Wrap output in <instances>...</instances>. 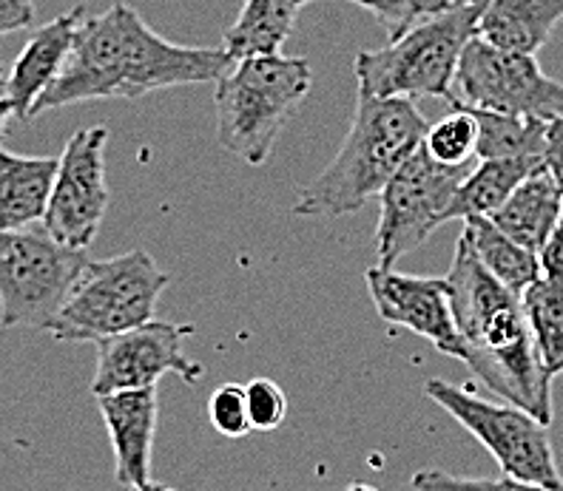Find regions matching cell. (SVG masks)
Returning a JSON list of instances; mask_svg holds the SVG:
<instances>
[{
  "label": "cell",
  "mask_w": 563,
  "mask_h": 491,
  "mask_svg": "<svg viewBox=\"0 0 563 491\" xmlns=\"http://www.w3.org/2000/svg\"><path fill=\"white\" fill-rule=\"evenodd\" d=\"M225 48L179 46L165 41L137 14L114 3L86 18L60 77L41 94L32 116L89 100H137L159 89L220 80L231 66Z\"/></svg>",
  "instance_id": "obj_1"
},
{
  "label": "cell",
  "mask_w": 563,
  "mask_h": 491,
  "mask_svg": "<svg viewBox=\"0 0 563 491\" xmlns=\"http://www.w3.org/2000/svg\"><path fill=\"white\" fill-rule=\"evenodd\" d=\"M446 284L464 364L473 376L498 398L550 426L555 378L538 358L521 295L487 274L464 236L455 242Z\"/></svg>",
  "instance_id": "obj_2"
},
{
  "label": "cell",
  "mask_w": 563,
  "mask_h": 491,
  "mask_svg": "<svg viewBox=\"0 0 563 491\" xmlns=\"http://www.w3.org/2000/svg\"><path fill=\"white\" fill-rule=\"evenodd\" d=\"M412 100L356 94V114L333 163L296 199V216H347L385 191L390 177L427 137Z\"/></svg>",
  "instance_id": "obj_3"
},
{
  "label": "cell",
  "mask_w": 563,
  "mask_h": 491,
  "mask_svg": "<svg viewBox=\"0 0 563 491\" xmlns=\"http://www.w3.org/2000/svg\"><path fill=\"white\" fill-rule=\"evenodd\" d=\"M313 71L305 57L254 55L234 60L217 80V140L247 165H265L276 137L308 97Z\"/></svg>",
  "instance_id": "obj_4"
},
{
  "label": "cell",
  "mask_w": 563,
  "mask_h": 491,
  "mask_svg": "<svg viewBox=\"0 0 563 491\" xmlns=\"http://www.w3.org/2000/svg\"><path fill=\"white\" fill-rule=\"evenodd\" d=\"M482 0H464L446 12L424 18L385 48L358 52L353 60L362 94L421 100L439 97L453 103L459 60L473 37H478Z\"/></svg>",
  "instance_id": "obj_5"
},
{
  "label": "cell",
  "mask_w": 563,
  "mask_h": 491,
  "mask_svg": "<svg viewBox=\"0 0 563 491\" xmlns=\"http://www.w3.org/2000/svg\"><path fill=\"white\" fill-rule=\"evenodd\" d=\"M165 287L168 274L145 250L120 253L103 261L89 259L46 333L66 344H97L129 333L154 319Z\"/></svg>",
  "instance_id": "obj_6"
},
{
  "label": "cell",
  "mask_w": 563,
  "mask_h": 491,
  "mask_svg": "<svg viewBox=\"0 0 563 491\" xmlns=\"http://www.w3.org/2000/svg\"><path fill=\"white\" fill-rule=\"evenodd\" d=\"M86 265V250L57 245L46 231L0 227V327L48 330Z\"/></svg>",
  "instance_id": "obj_7"
},
{
  "label": "cell",
  "mask_w": 563,
  "mask_h": 491,
  "mask_svg": "<svg viewBox=\"0 0 563 491\" xmlns=\"http://www.w3.org/2000/svg\"><path fill=\"white\" fill-rule=\"evenodd\" d=\"M424 395L439 403L446 415H453L495 457V464L501 466L507 478L563 489L547 423L512 403L484 401L464 387L439 378L424 383Z\"/></svg>",
  "instance_id": "obj_8"
},
{
  "label": "cell",
  "mask_w": 563,
  "mask_h": 491,
  "mask_svg": "<svg viewBox=\"0 0 563 491\" xmlns=\"http://www.w3.org/2000/svg\"><path fill=\"white\" fill-rule=\"evenodd\" d=\"M473 171L467 165H444L427 154L424 143L393 174L382 199L376 231L378 265L393 267L401 256L419 250L435 227L446 222L461 182Z\"/></svg>",
  "instance_id": "obj_9"
},
{
  "label": "cell",
  "mask_w": 563,
  "mask_h": 491,
  "mask_svg": "<svg viewBox=\"0 0 563 491\" xmlns=\"http://www.w3.org/2000/svg\"><path fill=\"white\" fill-rule=\"evenodd\" d=\"M453 94V103L473 109L538 116L547 123L563 120V86L543 75L536 55L507 52L482 37L464 46Z\"/></svg>",
  "instance_id": "obj_10"
},
{
  "label": "cell",
  "mask_w": 563,
  "mask_h": 491,
  "mask_svg": "<svg viewBox=\"0 0 563 491\" xmlns=\"http://www.w3.org/2000/svg\"><path fill=\"white\" fill-rule=\"evenodd\" d=\"M106 143L103 125L77 131L57 157L55 188L48 199L43 231L63 247L89 250L109 211L106 185Z\"/></svg>",
  "instance_id": "obj_11"
},
{
  "label": "cell",
  "mask_w": 563,
  "mask_h": 491,
  "mask_svg": "<svg viewBox=\"0 0 563 491\" xmlns=\"http://www.w3.org/2000/svg\"><path fill=\"white\" fill-rule=\"evenodd\" d=\"M194 335L191 324L148 321L129 333L97 342V369L91 395H109L125 389L157 387L163 376H179L186 383H200L206 369L183 353V342Z\"/></svg>",
  "instance_id": "obj_12"
},
{
  "label": "cell",
  "mask_w": 563,
  "mask_h": 491,
  "mask_svg": "<svg viewBox=\"0 0 563 491\" xmlns=\"http://www.w3.org/2000/svg\"><path fill=\"white\" fill-rule=\"evenodd\" d=\"M373 308L382 321L393 327H405L433 344L439 353L464 361V344L450 304V284L433 276L399 274L393 267H371L367 274Z\"/></svg>",
  "instance_id": "obj_13"
},
{
  "label": "cell",
  "mask_w": 563,
  "mask_h": 491,
  "mask_svg": "<svg viewBox=\"0 0 563 491\" xmlns=\"http://www.w3.org/2000/svg\"><path fill=\"white\" fill-rule=\"evenodd\" d=\"M97 410L114 446V478L125 489L152 480V449L157 435V387L97 395Z\"/></svg>",
  "instance_id": "obj_14"
},
{
  "label": "cell",
  "mask_w": 563,
  "mask_h": 491,
  "mask_svg": "<svg viewBox=\"0 0 563 491\" xmlns=\"http://www.w3.org/2000/svg\"><path fill=\"white\" fill-rule=\"evenodd\" d=\"M82 21H86V9L77 7L41 26L35 35L29 37L18 60L12 63V71L7 77V94H3L9 97L18 120H29L43 91L60 77L71 48H75Z\"/></svg>",
  "instance_id": "obj_15"
},
{
  "label": "cell",
  "mask_w": 563,
  "mask_h": 491,
  "mask_svg": "<svg viewBox=\"0 0 563 491\" xmlns=\"http://www.w3.org/2000/svg\"><path fill=\"white\" fill-rule=\"evenodd\" d=\"M563 21V0H482L478 37L507 52L538 55Z\"/></svg>",
  "instance_id": "obj_16"
},
{
  "label": "cell",
  "mask_w": 563,
  "mask_h": 491,
  "mask_svg": "<svg viewBox=\"0 0 563 491\" xmlns=\"http://www.w3.org/2000/svg\"><path fill=\"white\" fill-rule=\"evenodd\" d=\"M55 174V157H23L0 148V227L18 231L43 222Z\"/></svg>",
  "instance_id": "obj_17"
},
{
  "label": "cell",
  "mask_w": 563,
  "mask_h": 491,
  "mask_svg": "<svg viewBox=\"0 0 563 491\" xmlns=\"http://www.w3.org/2000/svg\"><path fill=\"white\" fill-rule=\"evenodd\" d=\"M563 213V193L555 185L552 174H532L516 188V193L493 213L495 227H501L509 239L532 253H541L550 233L555 231L558 219Z\"/></svg>",
  "instance_id": "obj_18"
},
{
  "label": "cell",
  "mask_w": 563,
  "mask_h": 491,
  "mask_svg": "<svg viewBox=\"0 0 563 491\" xmlns=\"http://www.w3.org/2000/svg\"><path fill=\"white\" fill-rule=\"evenodd\" d=\"M547 163L543 157H518V159H482L475 165L467 179L461 182L455 193L446 222L470 216H493L498 208L516 193L518 185L529 179L532 174L543 171Z\"/></svg>",
  "instance_id": "obj_19"
},
{
  "label": "cell",
  "mask_w": 563,
  "mask_h": 491,
  "mask_svg": "<svg viewBox=\"0 0 563 491\" xmlns=\"http://www.w3.org/2000/svg\"><path fill=\"white\" fill-rule=\"evenodd\" d=\"M302 7L305 0H245L240 18L222 37V48L231 60L276 55L282 43L294 35Z\"/></svg>",
  "instance_id": "obj_20"
},
{
  "label": "cell",
  "mask_w": 563,
  "mask_h": 491,
  "mask_svg": "<svg viewBox=\"0 0 563 491\" xmlns=\"http://www.w3.org/2000/svg\"><path fill=\"white\" fill-rule=\"evenodd\" d=\"M461 236L467 239L470 250L475 259L487 267L493 279L509 287L512 293L521 295L532 281L541 279V261L538 253L527 250L518 242H512L501 227H495L493 219L487 216H470L464 219V231Z\"/></svg>",
  "instance_id": "obj_21"
},
{
  "label": "cell",
  "mask_w": 563,
  "mask_h": 491,
  "mask_svg": "<svg viewBox=\"0 0 563 491\" xmlns=\"http://www.w3.org/2000/svg\"><path fill=\"white\" fill-rule=\"evenodd\" d=\"M461 105V103H453ZM475 120L478 140H475V157L478 159H518L543 157L550 123L538 116L498 114V111L473 109L461 105Z\"/></svg>",
  "instance_id": "obj_22"
},
{
  "label": "cell",
  "mask_w": 563,
  "mask_h": 491,
  "mask_svg": "<svg viewBox=\"0 0 563 491\" xmlns=\"http://www.w3.org/2000/svg\"><path fill=\"white\" fill-rule=\"evenodd\" d=\"M523 315L536 342L538 358L552 378L563 372V287L538 279L521 293Z\"/></svg>",
  "instance_id": "obj_23"
},
{
  "label": "cell",
  "mask_w": 563,
  "mask_h": 491,
  "mask_svg": "<svg viewBox=\"0 0 563 491\" xmlns=\"http://www.w3.org/2000/svg\"><path fill=\"white\" fill-rule=\"evenodd\" d=\"M475 140H478L475 120L461 105H453V114L427 129L424 148L430 157L444 165H467L475 157Z\"/></svg>",
  "instance_id": "obj_24"
},
{
  "label": "cell",
  "mask_w": 563,
  "mask_h": 491,
  "mask_svg": "<svg viewBox=\"0 0 563 491\" xmlns=\"http://www.w3.org/2000/svg\"><path fill=\"white\" fill-rule=\"evenodd\" d=\"M305 3H313V0H305ZM347 3L367 9L390 35V41H396L424 18L446 12V9L459 7L464 0H347Z\"/></svg>",
  "instance_id": "obj_25"
},
{
  "label": "cell",
  "mask_w": 563,
  "mask_h": 491,
  "mask_svg": "<svg viewBox=\"0 0 563 491\" xmlns=\"http://www.w3.org/2000/svg\"><path fill=\"white\" fill-rule=\"evenodd\" d=\"M208 421L220 435L225 437H245L251 429V417H247L245 387L242 383H222L213 389L208 398Z\"/></svg>",
  "instance_id": "obj_26"
},
{
  "label": "cell",
  "mask_w": 563,
  "mask_h": 491,
  "mask_svg": "<svg viewBox=\"0 0 563 491\" xmlns=\"http://www.w3.org/2000/svg\"><path fill=\"white\" fill-rule=\"evenodd\" d=\"M245 401L247 417H251V429L256 432H274L279 429L282 421L288 417V398L282 387L271 378H254L245 383Z\"/></svg>",
  "instance_id": "obj_27"
},
{
  "label": "cell",
  "mask_w": 563,
  "mask_h": 491,
  "mask_svg": "<svg viewBox=\"0 0 563 491\" xmlns=\"http://www.w3.org/2000/svg\"><path fill=\"white\" fill-rule=\"evenodd\" d=\"M412 489L416 491H563V489H547V486L523 483L516 478H498V480H482V478H459V475H446L439 469H424L412 478Z\"/></svg>",
  "instance_id": "obj_28"
},
{
  "label": "cell",
  "mask_w": 563,
  "mask_h": 491,
  "mask_svg": "<svg viewBox=\"0 0 563 491\" xmlns=\"http://www.w3.org/2000/svg\"><path fill=\"white\" fill-rule=\"evenodd\" d=\"M538 261H541V276L543 279L555 281L563 287V213L558 219L555 231L550 233L547 245L538 253Z\"/></svg>",
  "instance_id": "obj_29"
},
{
  "label": "cell",
  "mask_w": 563,
  "mask_h": 491,
  "mask_svg": "<svg viewBox=\"0 0 563 491\" xmlns=\"http://www.w3.org/2000/svg\"><path fill=\"white\" fill-rule=\"evenodd\" d=\"M35 23V0H0V37Z\"/></svg>",
  "instance_id": "obj_30"
},
{
  "label": "cell",
  "mask_w": 563,
  "mask_h": 491,
  "mask_svg": "<svg viewBox=\"0 0 563 491\" xmlns=\"http://www.w3.org/2000/svg\"><path fill=\"white\" fill-rule=\"evenodd\" d=\"M543 163L547 171L552 174L555 185L563 193V120L550 123V134H547V150H543Z\"/></svg>",
  "instance_id": "obj_31"
},
{
  "label": "cell",
  "mask_w": 563,
  "mask_h": 491,
  "mask_svg": "<svg viewBox=\"0 0 563 491\" xmlns=\"http://www.w3.org/2000/svg\"><path fill=\"white\" fill-rule=\"evenodd\" d=\"M9 116H14L12 103H9V97H0V134H3V129H7Z\"/></svg>",
  "instance_id": "obj_32"
},
{
  "label": "cell",
  "mask_w": 563,
  "mask_h": 491,
  "mask_svg": "<svg viewBox=\"0 0 563 491\" xmlns=\"http://www.w3.org/2000/svg\"><path fill=\"white\" fill-rule=\"evenodd\" d=\"M129 491H177L172 489V486H163V483H154V480H148L145 486H137V489H129Z\"/></svg>",
  "instance_id": "obj_33"
}]
</instances>
